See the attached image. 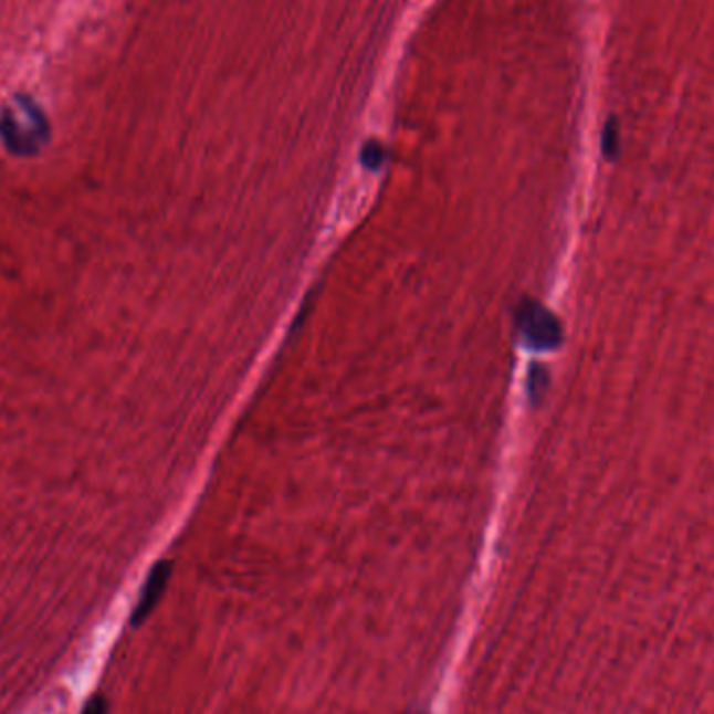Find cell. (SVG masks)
<instances>
[{"label": "cell", "mask_w": 714, "mask_h": 714, "mask_svg": "<svg viewBox=\"0 0 714 714\" xmlns=\"http://www.w3.org/2000/svg\"><path fill=\"white\" fill-rule=\"evenodd\" d=\"M549 385V376L542 364H533L528 370V380H526V391H528V401L533 406H539L544 393Z\"/></svg>", "instance_id": "obj_4"}, {"label": "cell", "mask_w": 714, "mask_h": 714, "mask_svg": "<svg viewBox=\"0 0 714 714\" xmlns=\"http://www.w3.org/2000/svg\"><path fill=\"white\" fill-rule=\"evenodd\" d=\"M169 575H171V563L168 560H161V563L155 564L153 570L147 577V582L140 591V598H138V603L132 612V624L138 627L143 624L145 620L149 619L150 612L155 610V606L161 600L166 587H168Z\"/></svg>", "instance_id": "obj_3"}, {"label": "cell", "mask_w": 714, "mask_h": 714, "mask_svg": "<svg viewBox=\"0 0 714 714\" xmlns=\"http://www.w3.org/2000/svg\"><path fill=\"white\" fill-rule=\"evenodd\" d=\"M0 140L9 153L32 157L51 140V124L30 96H13L0 112Z\"/></svg>", "instance_id": "obj_1"}, {"label": "cell", "mask_w": 714, "mask_h": 714, "mask_svg": "<svg viewBox=\"0 0 714 714\" xmlns=\"http://www.w3.org/2000/svg\"><path fill=\"white\" fill-rule=\"evenodd\" d=\"M620 132L619 122L610 119L603 128V136H601V149L608 159H615L619 155Z\"/></svg>", "instance_id": "obj_6"}, {"label": "cell", "mask_w": 714, "mask_h": 714, "mask_svg": "<svg viewBox=\"0 0 714 714\" xmlns=\"http://www.w3.org/2000/svg\"><path fill=\"white\" fill-rule=\"evenodd\" d=\"M82 714H107V702H105V697H103V695H93V697L86 702V706H84Z\"/></svg>", "instance_id": "obj_7"}, {"label": "cell", "mask_w": 714, "mask_h": 714, "mask_svg": "<svg viewBox=\"0 0 714 714\" xmlns=\"http://www.w3.org/2000/svg\"><path fill=\"white\" fill-rule=\"evenodd\" d=\"M359 161L368 171H378L387 161L385 145L380 140H375V138L366 140L364 147H361V153H359Z\"/></svg>", "instance_id": "obj_5"}, {"label": "cell", "mask_w": 714, "mask_h": 714, "mask_svg": "<svg viewBox=\"0 0 714 714\" xmlns=\"http://www.w3.org/2000/svg\"><path fill=\"white\" fill-rule=\"evenodd\" d=\"M518 328L535 351H549L563 343V324L539 301L525 300L518 307Z\"/></svg>", "instance_id": "obj_2"}]
</instances>
